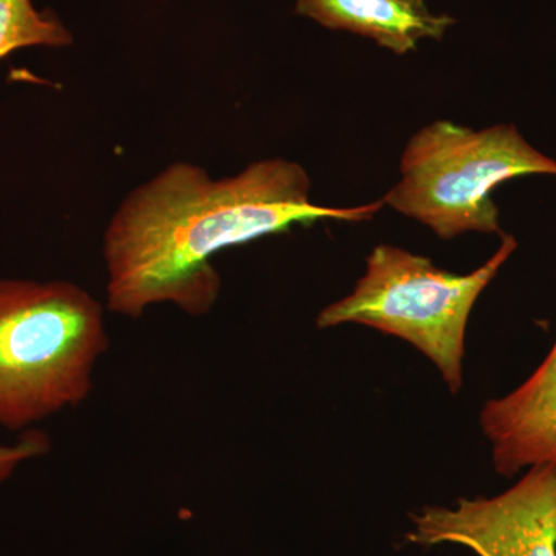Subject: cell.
I'll return each mask as SVG.
<instances>
[{
    "instance_id": "1",
    "label": "cell",
    "mask_w": 556,
    "mask_h": 556,
    "mask_svg": "<svg viewBox=\"0 0 556 556\" xmlns=\"http://www.w3.org/2000/svg\"><path fill=\"white\" fill-rule=\"evenodd\" d=\"M386 206H318L294 161L263 160L236 177L211 178L195 164H170L131 190L104 233L108 308L138 318L155 305L206 316L222 292L212 258L226 248L318 219L367 222Z\"/></svg>"
},
{
    "instance_id": "2",
    "label": "cell",
    "mask_w": 556,
    "mask_h": 556,
    "mask_svg": "<svg viewBox=\"0 0 556 556\" xmlns=\"http://www.w3.org/2000/svg\"><path fill=\"white\" fill-rule=\"evenodd\" d=\"M109 350L104 308L70 281L0 280V427L78 407Z\"/></svg>"
},
{
    "instance_id": "3",
    "label": "cell",
    "mask_w": 556,
    "mask_h": 556,
    "mask_svg": "<svg viewBox=\"0 0 556 556\" xmlns=\"http://www.w3.org/2000/svg\"><path fill=\"white\" fill-rule=\"evenodd\" d=\"M517 248L518 240L503 232L500 248L481 268L457 276L422 255L380 244L368 255L354 291L321 309L317 327L365 325L405 340L434 364L450 393L457 394L471 309Z\"/></svg>"
},
{
    "instance_id": "4",
    "label": "cell",
    "mask_w": 556,
    "mask_h": 556,
    "mask_svg": "<svg viewBox=\"0 0 556 556\" xmlns=\"http://www.w3.org/2000/svg\"><path fill=\"white\" fill-rule=\"evenodd\" d=\"M401 172L383 204L450 240L466 232L501 236L493 190L527 175L556 177V161L533 148L514 124L471 130L437 121L409 139Z\"/></svg>"
},
{
    "instance_id": "5",
    "label": "cell",
    "mask_w": 556,
    "mask_h": 556,
    "mask_svg": "<svg viewBox=\"0 0 556 556\" xmlns=\"http://www.w3.org/2000/svg\"><path fill=\"white\" fill-rule=\"evenodd\" d=\"M405 540L420 547L456 544L478 556H556V464L527 468L506 492L424 507Z\"/></svg>"
},
{
    "instance_id": "6",
    "label": "cell",
    "mask_w": 556,
    "mask_h": 556,
    "mask_svg": "<svg viewBox=\"0 0 556 556\" xmlns=\"http://www.w3.org/2000/svg\"><path fill=\"white\" fill-rule=\"evenodd\" d=\"M479 426L501 477L556 464V342L521 386L485 402Z\"/></svg>"
},
{
    "instance_id": "7",
    "label": "cell",
    "mask_w": 556,
    "mask_h": 556,
    "mask_svg": "<svg viewBox=\"0 0 556 556\" xmlns=\"http://www.w3.org/2000/svg\"><path fill=\"white\" fill-rule=\"evenodd\" d=\"M295 13L331 30L375 39L396 54L415 50L420 39H442L456 22L430 13L426 0H298Z\"/></svg>"
},
{
    "instance_id": "8",
    "label": "cell",
    "mask_w": 556,
    "mask_h": 556,
    "mask_svg": "<svg viewBox=\"0 0 556 556\" xmlns=\"http://www.w3.org/2000/svg\"><path fill=\"white\" fill-rule=\"evenodd\" d=\"M72 33L51 11H38L31 0H0V60L27 47L60 49Z\"/></svg>"
},
{
    "instance_id": "9",
    "label": "cell",
    "mask_w": 556,
    "mask_h": 556,
    "mask_svg": "<svg viewBox=\"0 0 556 556\" xmlns=\"http://www.w3.org/2000/svg\"><path fill=\"white\" fill-rule=\"evenodd\" d=\"M49 450V437L39 430L27 431L14 444H0V484L9 481L25 463L47 455Z\"/></svg>"
}]
</instances>
